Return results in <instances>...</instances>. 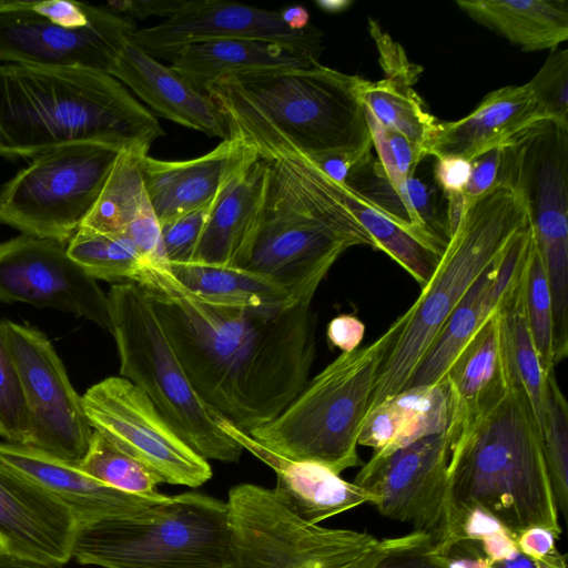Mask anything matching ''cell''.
<instances>
[{"label":"cell","mask_w":568,"mask_h":568,"mask_svg":"<svg viewBox=\"0 0 568 568\" xmlns=\"http://www.w3.org/2000/svg\"><path fill=\"white\" fill-rule=\"evenodd\" d=\"M133 282L155 316L194 389L244 433L271 422L308 382L316 354L311 302L231 305L181 284L169 264H144Z\"/></svg>","instance_id":"obj_1"},{"label":"cell","mask_w":568,"mask_h":568,"mask_svg":"<svg viewBox=\"0 0 568 568\" xmlns=\"http://www.w3.org/2000/svg\"><path fill=\"white\" fill-rule=\"evenodd\" d=\"M263 184L235 267L262 275L296 301L313 296L338 257L375 242L352 211L345 186L294 149L257 153Z\"/></svg>","instance_id":"obj_2"},{"label":"cell","mask_w":568,"mask_h":568,"mask_svg":"<svg viewBox=\"0 0 568 568\" xmlns=\"http://www.w3.org/2000/svg\"><path fill=\"white\" fill-rule=\"evenodd\" d=\"M357 75L315 62L304 67L225 74L206 88L227 135L256 153L274 148L312 160L372 154V138L356 95Z\"/></svg>","instance_id":"obj_3"},{"label":"cell","mask_w":568,"mask_h":568,"mask_svg":"<svg viewBox=\"0 0 568 568\" xmlns=\"http://www.w3.org/2000/svg\"><path fill=\"white\" fill-rule=\"evenodd\" d=\"M164 135L155 115L109 73L0 64V155L34 158L63 145L123 148Z\"/></svg>","instance_id":"obj_4"},{"label":"cell","mask_w":568,"mask_h":568,"mask_svg":"<svg viewBox=\"0 0 568 568\" xmlns=\"http://www.w3.org/2000/svg\"><path fill=\"white\" fill-rule=\"evenodd\" d=\"M449 481L458 509L483 510L515 538L535 527L561 534L540 429L517 386L455 433Z\"/></svg>","instance_id":"obj_5"},{"label":"cell","mask_w":568,"mask_h":568,"mask_svg":"<svg viewBox=\"0 0 568 568\" xmlns=\"http://www.w3.org/2000/svg\"><path fill=\"white\" fill-rule=\"evenodd\" d=\"M528 224L518 191L498 187L464 202L436 272L397 318L398 333L381 365L368 410L405 388L464 295Z\"/></svg>","instance_id":"obj_6"},{"label":"cell","mask_w":568,"mask_h":568,"mask_svg":"<svg viewBox=\"0 0 568 568\" xmlns=\"http://www.w3.org/2000/svg\"><path fill=\"white\" fill-rule=\"evenodd\" d=\"M398 327L396 320L374 342L341 353L280 415L248 435L283 458L315 463L337 475L358 466L361 427Z\"/></svg>","instance_id":"obj_7"},{"label":"cell","mask_w":568,"mask_h":568,"mask_svg":"<svg viewBox=\"0 0 568 568\" xmlns=\"http://www.w3.org/2000/svg\"><path fill=\"white\" fill-rule=\"evenodd\" d=\"M72 559L102 568H229L227 504L187 491L131 515L78 525Z\"/></svg>","instance_id":"obj_8"},{"label":"cell","mask_w":568,"mask_h":568,"mask_svg":"<svg viewBox=\"0 0 568 568\" xmlns=\"http://www.w3.org/2000/svg\"><path fill=\"white\" fill-rule=\"evenodd\" d=\"M106 295L121 376L145 393L202 458L239 462L243 447L222 430L221 414L194 389L144 290L135 282H123L113 284Z\"/></svg>","instance_id":"obj_9"},{"label":"cell","mask_w":568,"mask_h":568,"mask_svg":"<svg viewBox=\"0 0 568 568\" xmlns=\"http://www.w3.org/2000/svg\"><path fill=\"white\" fill-rule=\"evenodd\" d=\"M120 149L85 142L34 156L0 189V223L68 244L94 206Z\"/></svg>","instance_id":"obj_10"},{"label":"cell","mask_w":568,"mask_h":568,"mask_svg":"<svg viewBox=\"0 0 568 568\" xmlns=\"http://www.w3.org/2000/svg\"><path fill=\"white\" fill-rule=\"evenodd\" d=\"M231 568H343L379 539L367 532L310 524L268 489L241 484L227 497Z\"/></svg>","instance_id":"obj_11"},{"label":"cell","mask_w":568,"mask_h":568,"mask_svg":"<svg viewBox=\"0 0 568 568\" xmlns=\"http://www.w3.org/2000/svg\"><path fill=\"white\" fill-rule=\"evenodd\" d=\"M454 433L428 436L385 456L373 455L354 484L376 497L375 507L390 519L427 535L444 556L459 540L462 515L449 481Z\"/></svg>","instance_id":"obj_12"},{"label":"cell","mask_w":568,"mask_h":568,"mask_svg":"<svg viewBox=\"0 0 568 568\" xmlns=\"http://www.w3.org/2000/svg\"><path fill=\"white\" fill-rule=\"evenodd\" d=\"M90 426L172 485L199 487L212 477L197 455L161 415L152 400L124 377H106L82 395Z\"/></svg>","instance_id":"obj_13"},{"label":"cell","mask_w":568,"mask_h":568,"mask_svg":"<svg viewBox=\"0 0 568 568\" xmlns=\"http://www.w3.org/2000/svg\"><path fill=\"white\" fill-rule=\"evenodd\" d=\"M14 358L30 419L27 446L55 458L78 463L85 455L93 428L82 396L48 337L37 328L1 322Z\"/></svg>","instance_id":"obj_14"},{"label":"cell","mask_w":568,"mask_h":568,"mask_svg":"<svg viewBox=\"0 0 568 568\" xmlns=\"http://www.w3.org/2000/svg\"><path fill=\"white\" fill-rule=\"evenodd\" d=\"M513 189L525 199L551 298L568 297V128L545 121L518 141Z\"/></svg>","instance_id":"obj_15"},{"label":"cell","mask_w":568,"mask_h":568,"mask_svg":"<svg viewBox=\"0 0 568 568\" xmlns=\"http://www.w3.org/2000/svg\"><path fill=\"white\" fill-rule=\"evenodd\" d=\"M134 30L133 20L104 6H92L85 26L69 28L33 11L30 0H0V62L109 73Z\"/></svg>","instance_id":"obj_16"},{"label":"cell","mask_w":568,"mask_h":568,"mask_svg":"<svg viewBox=\"0 0 568 568\" xmlns=\"http://www.w3.org/2000/svg\"><path fill=\"white\" fill-rule=\"evenodd\" d=\"M0 302L72 313L111 332L108 295L58 240L21 234L0 244Z\"/></svg>","instance_id":"obj_17"},{"label":"cell","mask_w":568,"mask_h":568,"mask_svg":"<svg viewBox=\"0 0 568 568\" xmlns=\"http://www.w3.org/2000/svg\"><path fill=\"white\" fill-rule=\"evenodd\" d=\"M323 33L314 26L294 31L278 11L223 0L185 1L160 23L136 29L128 40L153 58L171 61L182 48L213 39H252L280 44L318 61Z\"/></svg>","instance_id":"obj_18"},{"label":"cell","mask_w":568,"mask_h":568,"mask_svg":"<svg viewBox=\"0 0 568 568\" xmlns=\"http://www.w3.org/2000/svg\"><path fill=\"white\" fill-rule=\"evenodd\" d=\"M73 514L43 487L0 462V545L16 556L62 567L72 559Z\"/></svg>","instance_id":"obj_19"},{"label":"cell","mask_w":568,"mask_h":568,"mask_svg":"<svg viewBox=\"0 0 568 568\" xmlns=\"http://www.w3.org/2000/svg\"><path fill=\"white\" fill-rule=\"evenodd\" d=\"M548 121L528 83L496 89L468 115L438 122L426 155L477 156L514 142L528 130Z\"/></svg>","instance_id":"obj_20"},{"label":"cell","mask_w":568,"mask_h":568,"mask_svg":"<svg viewBox=\"0 0 568 568\" xmlns=\"http://www.w3.org/2000/svg\"><path fill=\"white\" fill-rule=\"evenodd\" d=\"M0 462L52 494L73 514L78 525L131 515L164 500L114 489L84 474L74 463L27 445L0 442Z\"/></svg>","instance_id":"obj_21"},{"label":"cell","mask_w":568,"mask_h":568,"mask_svg":"<svg viewBox=\"0 0 568 568\" xmlns=\"http://www.w3.org/2000/svg\"><path fill=\"white\" fill-rule=\"evenodd\" d=\"M251 152L252 148L229 136L190 160H160L148 154L142 166L144 189L160 224L210 204Z\"/></svg>","instance_id":"obj_22"},{"label":"cell","mask_w":568,"mask_h":568,"mask_svg":"<svg viewBox=\"0 0 568 568\" xmlns=\"http://www.w3.org/2000/svg\"><path fill=\"white\" fill-rule=\"evenodd\" d=\"M219 426L276 474L273 489L276 498L295 516L318 524L363 504L376 503V497L361 486L344 480L331 469L310 462H294L266 449L247 433L236 428L222 415Z\"/></svg>","instance_id":"obj_23"},{"label":"cell","mask_w":568,"mask_h":568,"mask_svg":"<svg viewBox=\"0 0 568 568\" xmlns=\"http://www.w3.org/2000/svg\"><path fill=\"white\" fill-rule=\"evenodd\" d=\"M109 74L131 89L159 115L212 138H229L222 115L207 94L194 89L170 67L129 40Z\"/></svg>","instance_id":"obj_24"},{"label":"cell","mask_w":568,"mask_h":568,"mask_svg":"<svg viewBox=\"0 0 568 568\" xmlns=\"http://www.w3.org/2000/svg\"><path fill=\"white\" fill-rule=\"evenodd\" d=\"M265 161L252 152L213 200L191 262L234 266L262 190Z\"/></svg>","instance_id":"obj_25"},{"label":"cell","mask_w":568,"mask_h":568,"mask_svg":"<svg viewBox=\"0 0 568 568\" xmlns=\"http://www.w3.org/2000/svg\"><path fill=\"white\" fill-rule=\"evenodd\" d=\"M445 378L455 398V433L503 398L509 381L498 312L483 323Z\"/></svg>","instance_id":"obj_26"},{"label":"cell","mask_w":568,"mask_h":568,"mask_svg":"<svg viewBox=\"0 0 568 568\" xmlns=\"http://www.w3.org/2000/svg\"><path fill=\"white\" fill-rule=\"evenodd\" d=\"M170 62L173 71L205 93L210 83L225 74L304 67L318 61L272 42L213 39L182 48Z\"/></svg>","instance_id":"obj_27"},{"label":"cell","mask_w":568,"mask_h":568,"mask_svg":"<svg viewBox=\"0 0 568 568\" xmlns=\"http://www.w3.org/2000/svg\"><path fill=\"white\" fill-rule=\"evenodd\" d=\"M456 4L524 51L554 50L568 38L566 0H459Z\"/></svg>","instance_id":"obj_28"},{"label":"cell","mask_w":568,"mask_h":568,"mask_svg":"<svg viewBox=\"0 0 568 568\" xmlns=\"http://www.w3.org/2000/svg\"><path fill=\"white\" fill-rule=\"evenodd\" d=\"M344 186L352 211L373 237L376 250L389 255L424 288L436 272L448 243L390 217L359 193Z\"/></svg>","instance_id":"obj_29"},{"label":"cell","mask_w":568,"mask_h":568,"mask_svg":"<svg viewBox=\"0 0 568 568\" xmlns=\"http://www.w3.org/2000/svg\"><path fill=\"white\" fill-rule=\"evenodd\" d=\"M524 275L497 312L509 385L517 386L524 392L541 432L546 417L549 371L542 367L527 326L524 310Z\"/></svg>","instance_id":"obj_30"},{"label":"cell","mask_w":568,"mask_h":568,"mask_svg":"<svg viewBox=\"0 0 568 568\" xmlns=\"http://www.w3.org/2000/svg\"><path fill=\"white\" fill-rule=\"evenodd\" d=\"M170 271L193 293L219 303L272 307L300 302L271 280L240 267L187 262L170 264Z\"/></svg>","instance_id":"obj_31"},{"label":"cell","mask_w":568,"mask_h":568,"mask_svg":"<svg viewBox=\"0 0 568 568\" xmlns=\"http://www.w3.org/2000/svg\"><path fill=\"white\" fill-rule=\"evenodd\" d=\"M496 261L477 278L455 307L405 388L436 384L445 379L460 352L483 323L495 314L488 304V287Z\"/></svg>","instance_id":"obj_32"},{"label":"cell","mask_w":568,"mask_h":568,"mask_svg":"<svg viewBox=\"0 0 568 568\" xmlns=\"http://www.w3.org/2000/svg\"><path fill=\"white\" fill-rule=\"evenodd\" d=\"M151 145L134 143L120 149L100 195L80 227L101 233H123L148 201L143 161Z\"/></svg>","instance_id":"obj_33"},{"label":"cell","mask_w":568,"mask_h":568,"mask_svg":"<svg viewBox=\"0 0 568 568\" xmlns=\"http://www.w3.org/2000/svg\"><path fill=\"white\" fill-rule=\"evenodd\" d=\"M356 95L378 122L405 135L426 156L438 121L412 84L389 78L368 81L359 77Z\"/></svg>","instance_id":"obj_34"},{"label":"cell","mask_w":568,"mask_h":568,"mask_svg":"<svg viewBox=\"0 0 568 568\" xmlns=\"http://www.w3.org/2000/svg\"><path fill=\"white\" fill-rule=\"evenodd\" d=\"M390 398L399 413V433L387 449L375 456L388 455L452 427L455 398L447 378L436 384L406 387Z\"/></svg>","instance_id":"obj_35"},{"label":"cell","mask_w":568,"mask_h":568,"mask_svg":"<svg viewBox=\"0 0 568 568\" xmlns=\"http://www.w3.org/2000/svg\"><path fill=\"white\" fill-rule=\"evenodd\" d=\"M68 255L92 278L133 282L144 265L125 233H101L79 227L67 244Z\"/></svg>","instance_id":"obj_36"},{"label":"cell","mask_w":568,"mask_h":568,"mask_svg":"<svg viewBox=\"0 0 568 568\" xmlns=\"http://www.w3.org/2000/svg\"><path fill=\"white\" fill-rule=\"evenodd\" d=\"M75 466L114 489L153 499L168 496L156 489L160 478L103 433L93 429L89 448Z\"/></svg>","instance_id":"obj_37"},{"label":"cell","mask_w":568,"mask_h":568,"mask_svg":"<svg viewBox=\"0 0 568 568\" xmlns=\"http://www.w3.org/2000/svg\"><path fill=\"white\" fill-rule=\"evenodd\" d=\"M545 460L558 510L568 507V406L554 369L547 375L545 425L540 432Z\"/></svg>","instance_id":"obj_38"},{"label":"cell","mask_w":568,"mask_h":568,"mask_svg":"<svg viewBox=\"0 0 568 568\" xmlns=\"http://www.w3.org/2000/svg\"><path fill=\"white\" fill-rule=\"evenodd\" d=\"M523 290L525 317L534 346L545 371L554 369L552 303L535 239L525 270Z\"/></svg>","instance_id":"obj_39"},{"label":"cell","mask_w":568,"mask_h":568,"mask_svg":"<svg viewBox=\"0 0 568 568\" xmlns=\"http://www.w3.org/2000/svg\"><path fill=\"white\" fill-rule=\"evenodd\" d=\"M0 436L8 443L28 445L30 419L20 375L0 322Z\"/></svg>","instance_id":"obj_40"},{"label":"cell","mask_w":568,"mask_h":568,"mask_svg":"<svg viewBox=\"0 0 568 568\" xmlns=\"http://www.w3.org/2000/svg\"><path fill=\"white\" fill-rule=\"evenodd\" d=\"M363 109L373 146L378 154V166L398 191L407 180L414 178L416 168L425 154L405 135L383 125L365 106Z\"/></svg>","instance_id":"obj_41"},{"label":"cell","mask_w":568,"mask_h":568,"mask_svg":"<svg viewBox=\"0 0 568 568\" xmlns=\"http://www.w3.org/2000/svg\"><path fill=\"white\" fill-rule=\"evenodd\" d=\"M528 85L547 120L568 128V51L554 49Z\"/></svg>","instance_id":"obj_42"},{"label":"cell","mask_w":568,"mask_h":568,"mask_svg":"<svg viewBox=\"0 0 568 568\" xmlns=\"http://www.w3.org/2000/svg\"><path fill=\"white\" fill-rule=\"evenodd\" d=\"M518 139L493 149L471 161L470 178L463 192L464 202H470L498 187L513 190Z\"/></svg>","instance_id":"obj_43"},{"label":"cell","mask_w":568,"mask_h":568,"mask_svg":"<svg viewBox=\"0 0 568 568\" xmlns=\"http://www.w3.org/2000/svg\"><path fill=\"white\" fill-rule=\"evenodd\" d=\"M212 202L161 224L169 265L192 261Z\"/></svg>","instance_id":"obj_44"},{"label":"cell","mask_w":568,"mask_h":568,"mask_svg":"<svg viewBox=\"0 0 568 568\" xmlns=\"http://www.w3.org/2000/svg\"><path fill=\"white\" fill-rule=\"evenodd\" d=\"M377 568H446L443 556L433 549L427 535L413 531L392 538V547Z\"/></svg>","instance_id":"obj_45"},{"label":"cell","mask_w":568,"mask_h":568,"mask_svg":"<svg viewBox=\"0 0 568 568\" xmlns=\"http://www.w3.org/2000/svg\"><path fill=\"white\" fill-rule=\"evenodd\" d=\"M399 428V413L389 397L366 414L361 427L358 445L373 448L374 454L382 453L394 443Z\"/></svg>","instance_id":"obj_46"},{"label":"cell","mask_w":568,"mask_h":568,"mask_svg":"<svg viewBox=\"0 0 568 568\" xmlns=\"http://www.w3.org/2000/svg\"><path fill=\"white\" fill-rule=\"evenodd\" d=\"M140 252L144 264H169L161 234V224L148 201L124 232Z\"/></svg>","instance_id":"obj_47"},{"label":"cell","mask_w":568,"mask_h":568,"mask_svg":"<svg viewBox=\"0 0 568 568\" xmlns=\"http://www.w3.org/2000/svg\"><path fill=\"white\" fill-rule=\"evenodd\" d=\"M368 28L379 52V62L385 78L403 81L414 85L422 68L408 61L403 48L384 32L378 23L368 19Z\"/></svg>","instance_id":"obj_48"},{"label":"cell","mask_w":568,"mask_h":568,"mask_svg":"<svg viewBox=\"0 0 568 568\" xmlns=\"http://www.w3.org/2000/svg\"><path fill=\"white\" fill-rule=\"evenodd\" d=\"M184 3L185 0H122L110 1L104 7L131 20L151 16L166 19L179 11Z\"/></svg>","instance_id":"obj_49"},{"label":"cell","mask_w":568,"mask_h":568,"mask_svg":"<svg viewBox=\"0 0 568 568\" xmlns=\"http://www.w3.org/2000/svg\"><path fill=\"white\" fill-rule=\"evenodd\" d=\"M471 172V162L460 156L437 158L434 174L448 195L463 194Z\"/></svg>","instance_id":"obj_50"},{"label":"cell","mask_w":568,"mask_h":568,"mask_svg":"<svg viewBox=\"0 0 568 568\" xmlns=\"http://www.w3.org/2000/svg\"><path fill=\"white\" fill-rule=\"evenodd\" d=\"M365 335L364 323L354 315L342 314L327 325L328 342L342 353H349L359 347Z\"/></svg>","instance_id":"obj_51"},{"label":"cell","mask_w":568,"mask_h":568,"mask_svg":"<svg viewBox=\"0 0 568 568\" xmlns=\"http://www.w3.org/2000/svg\"><path fill=\"white\" fill-rule=\"evenodd\" d=\"M557 538L554 532L535 527L519 534L515 541L521 554L532 559H541L557 551Z\"/></svg>","instance_id":"obj_52"},{"label":"cell","mask_w":568,"mask_h":568,"mask_svg":"<svg viewBox=\"0 0 568 568\" xmlns=\"http://www.w3.org/2000/svg\"><path fill=\"white\" fill-rule=\"evenodd\" d=\"M489 568H567V565L558 550L541 559H532L517 550L508 559L489 564Z\"/></svg>","instance_id":"obj_53"},{"label":"cell","mask_w":568,"mask_h":568,"mask_svg":"<svg viewBox=\"0 0 568 568\" xmlns=\"http://www.w3.org/2000/svg\"><path fill=\"white\" fill-rule=\"evenodd\" d=\"M283 22L292 30L300 31L310 26V13L300 4L288 6L278 10Z\"/></svg>","instance_id":"obj_54"},{"label":"cell","mask_w":568,"mask_h":568,"mask_svg":"<svg viewBox=\"0 0 568 568\" xmlns=\"http://www.w3.org/2000/svg\"><path fill=\"white\" fill-rule=\"evenodd\" d=\"M0 568H62L26 559L6 550H0Z\"/></svg>","instance_id":"obj_55"},{"label":"cell","mask_w":568,"mask_h":568,"mask_svg":"<svg viewBox=\"0 0 568 568\" xmlns=\"http://www.w3.org/2000/svg\"><path fill=\"white\" fill-rule=\"evenodd\" d=\"M316 4L323 10V11H326V12H329V13H336V12H342V11H345L348 9L349 6H352V1H348V0H321V1H316Z\"/></svg>","instance_id":"obj_56"},{"label":"cell","mask_w":568,"mask_h":568,"mask_svg":"<svg viewBox=\"0 0 568 568\" xmlns=\"http://www.w3.org/2000/svg\"><path fill=\"white\" fill-rule=\"evenodd\" d=\"M0 550H2L1 545H0Z\"/></svg>","instance_id":"obj_57"},{"label":"cell","mask_w":568,"mask_h":568,"mask_svg":"<svg viewBox=\"0 0 568 568\" xmlns=\"http://www.w3.org/2000/svg\"><path fill=\"white\" fill-rule=\"evenodd\" d=\"M229 568H231V567H229Z\"/></svg>","instance_id":"obj_58"}]
</instances>
